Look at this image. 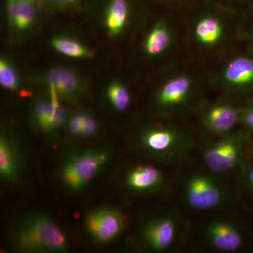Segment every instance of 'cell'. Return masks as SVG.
I'll return each instance as SVG.
<instances>
[{"instance_id":"1","label":"cell","mask_w":253,"mask_h":253,"mask_svg":"<svg viewBox=\"0 0 253 253\" xmlns=\"http://www.w3.org/2000/svg\"><path fill=\"white\" fill-rule=\"evenodd\" d=\"M136 149L156 162L174 165L184 161L194 149L195 139L189 131L169 124L144 126L134 138Z\"/></svg>"},{"instance_id":"2","label":"cell","mask_w":253,"mask_h":253,"mask_svg":"<svg viewBox=\"0 0 253 253\" xmlns=\"http://www.w3.org/2000/svg\"><path fill=\"white\" fill-rule=\"evenodd\" d=\"M15 246L26 253H65L68 250L66 234L52 218L33 213L23 218L13 234Z\"/></svg>"},{"instance_id":"3","label":"cell","mask_w":253,"mask_h":253,"mask_svg":"<svg viewBox=\"0 0 253 253\" xmlns=\"http://www.w3.org/2000/svg\"><path fill=\"white\" fill-rule=\"evenodd\" d=\"M183 196L185 204L198 211L222 207L234 199L229 184L212 172L189 174L184 180Z\"/></svg>"},{"instance_id":"4","label":"cell","mask_w":253,"mask_h":253,"mask_svg":"<svg viewBox=\"0 0 253 253\" xmlns=\"http://www.w3.org/2000/svg\"><path fill=\"white\" fill-rule=\"evenodd\" d=\"M251 137V133L246 129H234L205 143L201 149L205 166L210 172L217 174L239 167Z\"/></svg>"},{"instance_id":"5","label":"cell","mask_w":253,"mask_h":253,"mask_svg":"<svg viewBox=\"0 0 253 253\" xmlns=\"http://www.w3.org/2000/svg\"><path fill=\"white\" fill-rule=\"evenodd\" d=\"M183 229L179 213L166 211L145 221L136 232L135 244L149 252H163L172 248Z\"/></svg>"},{"instance_id":"6","label":"cell","mask_w":253,"mask_h":253,"mask_svg":"<svg viewBox=\"0 0 253 253\" xmlns=\"http://www.w3.org/2000/svg\"><path fill=\"white\" fill-rule=\"evenodd\" d=\"M110 160L105 149H91L68 156L61 167V180L72 191L83 189L99 174Z\"/></svg>"},{"instance_id":"7","label":"cell","mask_w":253,"mask_h":253,"mask_svg":"<svg viewBox=\"0 0 253 253\" xmlns=\"http://www.w3.org/2000/svg\"><path fill=\"white\" fill-rule=\"evenodd\" d=\"M196 86L194 76L186 73H178L168 78L155 96V103L160 112L174 116L184 111L194 99Z\"/></svg>"},{"instance_id":"8","label":"cell","mask_w":253,"mask_h":253,"mask_svg":"<svg viewBox=\"0 0 253 253\" xmlns=\"http://www.w3.org/2000/svg\"><path fill=\"white\" fill-rule=\"evenodd\" d=\"M214 83L228 94H253V56L240 54L228 60L218 72Z\"/></svg>"},{"instance_id":"9","label":"cell","mask_w":253,"mask_h":253,"mask_svg":"<svg viewBox=\"0 0 253 253\" xmlns=\"http://www.w3.org/2000/svg\"><path fill=\"white\" fill-rule=\"evenodd\" d=\"M225 10L219 4L209 5L196 15L193 23V36L199 46L216 47L224 41L227 33Z\"/></svg>"},{"instance_id":"10","label":"cell","mask_w":253,"mask_h":253,"mask_svg":"<svg viewBox=\"0 0 253 253\" xmlns=\"http://www.w3.org/2000/svg\"><path fill=\"white\" fill-rule=\"evenodd\" d=\"M126 226V217L120 210L102 208L87 214L84 221L86 232L95 242L108 244L121 235Z\"/></svg>"},{"instance_id":"11","label":"cell","mask_w":253,"mask_h":253,"mask_svg":"<svg viewBox=\"0 0 253 253\" xmlns=\"http://www.w3.org/2000/svg\"><path fill=\"white\" fill-rule=\"evenodd\" d=\"M242 106L229 102L212 103L205 106L200 114V123L206 132L219 136L235 129L241 121Z\"/></svg>"},{"instance_id":"12","label":"cell","mask_w":253,"mask_h":253,"mask_svg":"<svg viewBox=\"0 0 253 253\" xmlns=\"http://www.w3.org/2000/svg\"><path fill=\"white\" fill-rule=\"evenodd\" d=\"M126 189L137 194H163L170 190V182L164 173L150 164L136 165L126 172Z\"/></svg>"},{"instance_id":"13","label":"cell","mask_w":253,"mask_h":253,"mask_svg":"<svg viewBox=\"0 0 253 253\" xmlns=\"http://www.w3.org/2000/svg\"><path fill=\"white\" fill-rule=\"evenodd\" d=\"M203 236L209 247L221 252H234L241 249L244 243L239 226L225 218L208 221L204 227Z\"/></svg>"},{"instance_id":"14","label":"cell","mask_w":253,"mask_h":253,"mask_svg":"<svg viewBox=\"0 0 253 253\" xmlns=\"http://www.w3.org/2000/svg\"><path fill=\"white\" fill-rule=\"evenodd\" d=\"M41 81L52 99L56 100L75 101L84 89L83 81L77 73L62 66L48 70L42 76Z\"/></svg>"},{"instance_id":"15","label":"cell","mask_w":253,"mask_h":253,"mask_svg":"<svg viewBox=\"0 0 253 253\" xmlns=\"http://www.w3.org/2000/svg\"><path fill=\"white\" fill-rule=\"evenodd\" d=\"M23 159L19 144L12 136L0 138V176L3 180L16 182L22 172Z\"/></svg>"},{"instance_id":"16","label":"cell","mask_w":253,"mask_h":253,"mask_svg":"<svg viewBox=\"0 0 253 253\" xmlns=\"http://www.w3.org/2000/svg\"><path fill=\"white\" fill-rule=\"evenodd\" d=\"M66 120V112L57 100L40 101L33 110V121L38 130L44 133L58 131Z\"/></svg>"},{"instance_id":"17","label":"cell","mask_w":253,"mask_h":253,"mask_svg":"<svg viewBox=\"0 0 253 253\" xmlns=\"http://www.w3.org/2000/svg\"><path fill=\"white\" fill-rule=\"evenodd\" d=\"M174 41L175 34L172 26L166 20H160L145 38L144 53L149 57H159L172 48Z\"/></svg>"},{"instance_id":"18","label":"cell","mask_w":253,"mask_h":253,"mask_svg":"<svg viewBox=\"0 0 253 253\" xmlns=\"http://www.w3.org/2000/svg\"><path fill=\"white\" fill-rule=\"evenodd\" d=\"M131 10V0H109L105 11V25L110 36L122 33L129 21Z\"/></svg>"},{"instance_id":"19","label":"cell","mask_w":253,"mask_h":253,"mask_svg":"<svg viewBox=\"0 0 253 253\" xmlns=\"http://www.w3.org/2000/svg\"><path fill=\"white\" fill-rule=\"evenodd\" d=\"M37 7L35 0H9L7 14L9 22L16 29H29L36 17Z\"/></svg>"},{"instance_id":"20","label":"cell","mask_w":253,"mask_h":253,"mask_svg":"<svg viewBox=\"0 0 253 253\" xmlns=\"http://www.w3.org/2000/svg\"><path fill=\"white\" fill-rule=\"evenodd\" d=\"M51 44L55 50L69 57L82 59L89 57L91 55L90 50L86 46L68 37H56L51 40Z\"/></svg>"},{"instance_id":"21","label":"cell","mask_w":253,"mask_h":253,"mask_svg":"<svg viewBox=\"0 0 253 253\" xmlns=\"http://www.w3.org/2000/svg\"><path fill=\"white\" fill-rule=\"evenodd\" d=\"M98 124L90 116L77 114L73 116L68 123V129L74 135L87 137L94 135L98 130Z\"/></svg>"},{"instance_id":"22","label":"cell","mask_w":253,"mask_h":253,"mask_svg":"<svg viewBox=\"0 0 253 253\" xmlns=\"http://www.w3.org/2000/svg\"><path fill=\"white\" fill-rule=\"evenodd\" d=\"M108 98L115 109L124 111L129 108L131 103V95L129 89L121 82H113L107 90Z\"/></svg>"},{"instance_id":"23","label":"cell","mask_w":253,"mask_h":253,"mask_svg":"<svg viewBox=\"0 0 253 253\" xmlns=\"http://www.w3.org/2000/svg\"><path fill=\"white\" fill-rule=\"evenodd\" d=\"M0 84L2 87L14 91L18 86V78L14 68L6 60L0 61Z\"/></svg>"},{"instance_id":"24","label":"cell","mask_w":253,"mask_h":253,"mask_svg":"<svg viewBox=\"0 0 253 253\" xmlns=\"http://www.w3.org/2000/svg\"><path fill=\"white\" fill-rule=\"evenodd\" d=\"M240 124L249 132L253 133V102L242 106Z\"/></svg>"},{"instance_id":"25","label":"cell","mask_w":253,"mask_h":253,"mask_svg":"<svg viewBox=\"0 0 253 253\" xmlns=\"http://www.w3.org/2000/svg\"><path fill=\"white\" fill-rule=\"evenodd\" d=\"M48 1L56 7L67 9L76 7L81 3V0H48Z\"/></svg>"},{"instance_id":"26","label":"cell","mask_w":253,"mask_h":253,"mask_svg":"<svg viewBox=\"0 0 253 253\" xmlns=\"http://www.w3.org/2000/svg\"><path fill=\"white\" fill-rule=\"evenodd\" d=\"M244 180L246 188L253 195V166L245 171Z\"/></svg>"},{"instance_id":"27","label":"cell","mask_w":253,"mask_h":253,"mask_svg":"<svg viewBox=\"0 0 253 253\" xmlns=\"http://www.w3.org/2000/svg\"><path fill=\"white\" fill-rule=\"evenodd\" d=\"M248 37H249V41L250 42H251V46H252V47L253 48V15L252 18H251V22H250Z\"/></svg>"},{"instance_id":"28","label":"cell","mask_w":253,"mask_h":253,"mask_svg":"<svg viewBox=\"0 0 253 253\" xmlns=\"http://www.w3.org/2000/svg\"><path fill=\"white\" fill-rule=\"evenodd\" d=\"M166 1H171V2H176V1H183V0H166Z\"/></svg>"},{"instance_id":"29","label":"cell","mask_w":253,"mask_h":253,"mask_svg":"<svg viewBox=\"0 0 253 253\" xmlns=\"http://www.w3.org/2000/svg\"><path fill=\"white\" fill-rule=\"evenodd\" d=\"M227 1H248V0H227Z\"/></svg>"},{"instance_id":"30","label":"cell","mask_w":253,"mask_h":253,"mask_svg":"<svg viewBox=\"0 0 253 253\" xmlns=\"http://www.w3.org/2000/svg\"></svg>"}]
</instances>
